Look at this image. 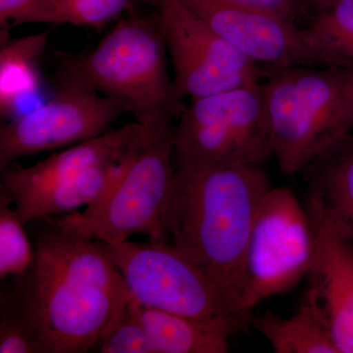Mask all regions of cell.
<instances>
[{"mask_svg":"<svg viewBox=\"0 0 353 353\" xmlns=\"http://www.w3.org/2000/svg\"><path fill=\"white\" fill-rule=\"evenodd\" d=\"M34 260L13 292L44 353L94 350L132 301L105 245L57 218L37 220Z\"/></svg>","mask_w":353,"mask_h":353,"instance_id":"obj_1","label":"cell"},{"mask_svg":"<svg viewBox=\"0 0 353 353\" xmlns=\"http://www.w3.org/2000/svg\"><path fill=\"white\" fill-rule=\"evenodd\" d=\"M272 188L261 165L176 166L165 212L167 234L172 245L210 279L236 315H241L246 248Z\"/></svg>","mask_w":353,"mask_h":353,"instance_id":"obj_2","label":"cell"},{"mask_svg":"<svg viewBox=\"0 0 353 353\" xmlns=\"http://www.w3.org/2000/svg\"><path fill=\"white\" fill-rule=\"evenodd\" d=\"M157 13L123 19L101 43L67 60L60 74L81 81L143 125L170 123L183 113Z\"/></svg>","mask_w":353,"mask_h":353,"instance_id":"obj_3","label":"cell"},{"mask_svg":"<svg viewBox=\"0 0 353 353\" xmlns=\"http://www.w3.org/2000/svg\"><path fill=\"white\" fill-rule=\"evenodd\" d=\"M269 72L263 92L273 159L292 176L353 132V101L343 70L292 66Z\"/></svg>","mask_w":353,"mask_h":353,"instance_id":"obj_4","label":"cell"},{"mask_svg":"<svg viewBox=\"0 0 353 353\" xmlns=\"http://www.w3.org/2000/svg\"><path fill=\"white\" fill-rule=\"evenodd\" d=\"M131 162L101 201L83 213L57 218L67 226L106 243L145 234L150 241H166L165 212L176 166L172 123L145 125Z\"/></svg>","mask_w":353,"mask_h":353,"instance_id":"obj_5","label":"cell"},{"mask_svg":"<svg viewBox=\"0 0 353 353\" xmlns=\"http://www.w3.org/2000/svg\"><path fill=\"white\" fill-rule=\"evenodd\" d=\"M176 166H263L273 159L263 82L190 99L174 129Z\"/></svg>","mask_w":353,"mask_h":353,"instance_id":"obj_6","label":"cell"},{"mask_svg":"<svg viewBox=\"0 0 353 353\" xmlns=\"http://www.w3.org/2000/svg\"><path fill=\"white\" fill-rule=\"evenodd\" d=\"M316 252L314 227L305 203L288 187L272 188L255 219L243 265L239 312L284 294L308 276Z\"/></svg>","mask_w":353,"mask_h":353,"instance_id":"obj_7","label":"cell"},{"mask_svg":"<svg viewBox=\"0 0 353 353\" xmlns=\"http://www.w3.org/2000/svg\"><path fill=\"white\" fill-rule=\"evenodd\" d=\"M103 243L141 305L189 317L236 315L206 274L176 246L157 241Z\"/></svg>","mask_w":353,"mask_h":353,"instance_id":"obj_8","label":"cell"},{"mask_svg":"<svg viewBox=\"0 0 353 353\" xmlns=\"http://www.w3.org/2000/svg\"><path fill=\"white\" fill-rule=\"evenodd\" d=\"M154 7L180 101L261 82L264 70L234 50L182 0H157Z\"/></svg>","mask_w":353,"mask_h":353,"instance_id":"obj_9","label":"cell"},{"mask_svg":"<svg viewBox=\"0 0 353 353\" xmlns=\"http://www.w3.org/2000/svg\"><path fill=\"white\" fill-rule=\"evenodd\" d=\"M59 88L50 101L0 128V171L30 155L72 146L110 131L125 111L94 88L59 77Z\"/></svg>","mask_w":353,"mask_h":353,"instance_id":"obj_10","label":"cell"},{"mask_svg":"<svg viewBox=\"0 0 353 353\" xmlns=\"http://www.w3.org/2000/svg\"><path fill=\"white\" fill-rule=\"evenodd\" d=\"M246 59L268 70L321 67L303 28L279 14L221 0H182Z\"/></svg>","mask_w":353,"mask_h":353,"instance_id":"obj_11","label":"cell"},{"mask_svg":"<svg viewBox=\"0 0 353 353\" xmlns=\"http://www.w3.org/2000/svg\"><path fill=\"white\" fill-rule=\"evenodd\" d=\"M145 131L141 123H128L97 138L69 146L63 152L29 167L11 165L1 171V185L13 203L59 187L83 172L121 157Z\"/></svg>","mask_w":353,"mask_h":353,"instance_id":"obj_12","label":"cell"},{"mask_svg":"<svg viewBox=\"0 0 353 353\" xmlns=\"http://www.w3.org/2000/svg\"><path fill=\"white\" fill-rule=\"evenodd\" d=\"M316 252L308 277L317 288L340 353H353V243L330 226L309 199Z\"/></svg>","mask_w":353,"mask_h":353,"instance_id":"obj_13","label":"cell"},{"mask_svg":"<svg viewBox=\"0 0 353 353\" xmlns=\"http://www.w3.org/2000/svg\"><path fill=\"white\" fill-rule=\"evenodd\" d=\"M132 303L157 353H227L230 338L250 320L239 315L189 317Z\"/></svg>","mask_w":353,"mask_h":353,"instance_id":"obj_14","label":"cell"},{"mask_svg":"<svg viewBox=\"0 0 353 353\" xmlns=\"http://www.w3.org/2000/svg\"><path fill=\"white\" fill-rule=\"evenodd\" d=\"M305 171L309 172L307 199L336 233L353 243V132Z\"/></svg>","mask_w":353,"mask_h":353,"instance_id":"obj_15","label":"cell"},{"mask_svg":"<svg viewBox=\"0 0 353 353\" xmlns=\"http://www.w3.org/2000/svg\"><path fill=\"white\" fill-rule=\"evenodd\" d=\"M276 353H340L317 288L312 284L294 315L268 312L250 318Z\"/></svg>","mask_w":353,"mask_h":353,"instance_id":"obj_16","label":"cell"},{"mask_svg":"<svg viewBox=\"0 0 353 353\" xmlns=\"http://www.w3.org/2000/svg\"><path fill=\"white\" fill-rule=\"evenodd\" d=\"M303 30L320 66L353 70V0L319 11Z\"/></svg>","mask_w":353,"mask_h":353,"instance_id":"obj_17","label":"cell"},{"mask_svg":"<svg viewBox=\"0 0 353 353\" xmlns=\"http://www.w3.org/2000/svg\"><path fill=\"white\" fill-rule=\"evenodd\" d=\"M50 32L15 39L0 51V108L7 115L15 101L38 88L36 60L46 50Z\"/></svg>","mask_w":353,"mask_h":353,"instance_id":"obj_18","label":"cell"},{"mask_svg":"<svg viewBox=\"0 0 353 353\" xmlns=\"http://www.w3.org/2000/svg\"><path fill=\"white\" fill-rule=\"evenodd\" d=\"M34 248L16 212L12 199L0 185V278L18 277L29 270Z\"/></svg>","mask_w":353,"mask_h":353,"instance_id":"obj_19","label":"cell"},{"mask_svg":"<svg viewBox=\"0 0 353 353\" xmlns=\"http://www.w3.org/2000/svg\"><path fill=\"white\" fill-rule=\"evenodd\" d=\"M0 353H44L13 290L0 294Z\"/></svg>","mask_w":353,"mask_h":353,"instance_id":"obj_20","label":"cell"},{"mask_svg":"<svg viewBox=\"0 0 353 353\" xmlns=\"http://www.w3.org/2000/svg\"><path fill=\"white\" fill-rule=\"evenodd\" d=\"M134 2L154 6L157 0H54V24L101 30Z\"/></svg>","mask_w":353,"mask_h":353,"instance_id":"obj_21","label":"cell"},{"mask_svg":"<svg viewBox=\"0 0 353 353\" xmlns=\"http://www.w3.org/2000/svg\"><path fill=\"white\" fill-rule=\"evenodd\" d=\"M132 301L94 350L101 353H157Z\"/></svg>","mask_w":353,"mask_h":353,"instance_id":"obj_22","label":"cell"},{"mask_svg":"<svg viewBox=\"0 0 353 353\" xmlns=\"http://www.w3.org/2000/svg\"><path fill=\"white\" fill-rule=\"evenodd\" d=\"M31 23L54 24V0H0L2 31Z\"/></svg>","mask_w":353,"mask_h":353,"instance_id":"obj_23","label":"cell"},{"mask_svg":"<svg viewBox=\"0 0 353 353\" xmlns=\"http://www.w3.org/2000/svg\"><path fill=\"white\" fill-rule=\"evenodd\" d=\"M221 1L269 11V12L284 16L296 23L303 10V0H221Z\"/></svg>","mask_w":353,"mask_h":353,"instance_id":"obj_24","label":"cell"},{"mask_svg":"<svg viewBox=\"0 0 353 353\" xmlns=\"http://www.w3.org/2000/svg\"><path fill=\"white\" fill-rule=\"evenodd\" d=\"M343 72V83H345V90H347L348 97L353 101V70Z\"/></svg>","mask_w":353,"mask_h":353,"instance_id":"obj_25","label":"cell"},{"mask_svg":"<svg viewBox=\"0 0 353 353\" xmlns=\"http://www.w3.org/2000/svg\"><path fill=\"white\" fill-rule=\"evenodd\" d=\"M317 12L319 11L324 10V9L328 8V7L334 6L336 2L341 1V0H308Z\"/></svg>","mask_w":353,"mask_h":353,"instance_id":"obj_26","label":"cell"}]
</instances>
